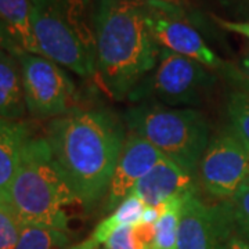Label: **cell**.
I'll use <instances>...</instances> for the list:
<instances>
[{
  "label": "cell",
  "instance_id": "6da1fadb",
  "mask_svg": "<svg viewBox=\"0 0 249 249\" xmlns=\"http://www.w3.org/2000/svg\"><path fill=\"white\" fill-rule=\"evenodd\" d=\"M124 139L122 124L101 108L76 107L47 126L54 160L86 209L107 196Z\"/></svg>",
  "mask_w": 249,
  "mask_h": 249
},
{
  "label": "cell",
  "instance_id": "7a4b0ae2",
  "mask_svg": "<svg viewBox=\"0 0 249 249\" xmlns=\"http://www.w3.org/2000/svg\"><path fill=\"white\" fill-rule=\"evenodd\" d=\"M97 78L115 100L132 97L155 68L160 47L148 25L142 0H94Z\"/></svg>",
  "mask_w": 249,
  "mask_h": 249
},
{
  "label": "cell",
  "instance_id": "3957f363",
  "mask_svg": "<svg viewBox=\"0 0 249 249\" xmlns=\"http://www.w3.org/2000/svg\"><path fill=\"white\" fill-rule=\"evenodd\" d=\"M80 204L46 137H29L10 187L9 206L22 226L68 231L67 208Z\"/></svg>",
  "mask_w": 249,
  "mask_h": 249
},
{
  "label": "cell",
  "instance_id": "277c9868",
  "mask_svg": "<svg viewBox=\"0 0 249 249\" xmlns=\"http://www.w3.org/2000/svg\"><path fill=\"white\" fill-rule=\"evenodd\" d=\"M42 55L82 78H97L96 34L89 0H29Z\"/></svg>",
  "mask_w": 249,
  "mask_h": 249
},
{
  "label": "cell",
  "instance_id": "5b68a950",
  "mask_svg": "<svg viewBox=\"0 0 249 249\" xmlns=\"http://www.w3.org/2000/svg\"><path fill=\"white\" fill-rule=\"evenodd\" d=\"M124 121L130 133L151 142L163 157L196 176L211 140L209 124L204 114L194 108L142 103L129 108Z\"/></svg>",
  "mask_w": 249,
  "mask_h": 249
},
{
  "label": "cell",
  "instance_id": "8992f818",
  "mask_svg": "<svg viewBox=\"0 0 249 249\" xmlns=\"http://www.w3.org/2000/svg\"><path fill=\"white\" fill-rule=\"evenodd\" d=\"M214 78L209 68L201 62L160 49L154 71L136 89V94L147 89L166 107L193 108L199 106Z\"/></svg>",
  "mask_w": 249,
  "mask_h": 249
},
{
  "label": "cell",
  "instance_id": "52a82bcc",
  "mask_svg": "<svg viewBox=\"0 0 249 249\" xmlns=\"http://www.w3.org/2000/svg\"><path fill=\"white\" fill-rule=\"evenodd\" d=\"M16 57L21 67L25 103L31 115L52 121L76 108L75 85L61 65L25 50H19Z\"/></svg>",
  "mask_w": 249,
  "mask_h": 249
},
{
  "label": "cell",
  "instance_id": "ba28073f",
  "mask_svg": "<svg viewBox=\"0 0 249 249\" xmlns=\"http://www.w3.org/2000/svg\"><path fill=\"white\" fill-rule=\"evenodd\" d=\"M198 176L208 196L230 201L248 181L249 147L231 129L217 133L201 158Z\"/></svg>",
  "mask_w": 249,
  "mask_h": 249
},
{
  "label": "cell",
  "instance_id": "9c48e42d",
  "mask_svg": "<svg viewBox=\"0 0 249 249\" xmlns=\"http://www.w3.org/2000/svg\"><path fill=\"white\" fill-rule=\"evenodd\" d=\"M235 232L230 201L208 204L196 187L183 194L178 249H226Z\"/></svg>",
  "mask_w": 249,
  "mask_h": 249
},
{
  "label": "cell",
  "instance_id": "30bf717a",
  "mask_svg": "<svg viewBox=\"0 0 249 249\" xmlns=\"http://www.w3.org/2000/svg\"><path fill=\"white\" fill-rule=\"evenodd\" d=\"M178 6L148 3V25L160 49L196 60L209 70L222 68V60L205 43L202 36L175 13Z\"/></svg>",
  "mask_w": 249,
  "mask_h": 249
},
{
  "label": "cell",
  "instance_id": "8fae6325",
  "mask_svg": "<svg viewBox=\"0 0 249 249\" xmlns=\"http://www.w3.org/2000/svg\"><path fill=\"white\" fill-rule=\"evenodd\" d=\"M162 158L163 155L151 142L139 134L126 136L106 196V209L112 212Z\"/></svg>",
  "mask_w": 249,
  "mask_h": 249
},
{
  "label": "cell",
  "instance_id": "7c38bea8",
  "mask_svg": "<svg viewBox=\"0 0 249 249\" xmlns=\"http://www.w3.org/2000/svg\"><path fill=\"white\" fill-rule=\"evenodd\" d=\"M193 188H196L194 176L163 157L136 184L132 194L139 196L145 206H160L172 196L184 194Z\"/></svg>",
  "mask_w": 249,
  "mask_h": 249
},
{
  "label": "cell",
  "instance_id": "4fadbf2b",
  "mask_svg": "<svg viewBox=\"0 0 249 249\" xmlns=\"http://www.w3.org/2000/svg\"><path fill=\"white\" fill-rule=\"evenodd\" d=\"M29 137L31 134L25 124L0 118V204L9 206L10 187L22 148Z\"/></svg>",
  "mask_w": 249,
  "mask_h": 249
},
{
  "label": "cell",
  "instance_id": "5bb4252c",
  "mask_svg": "<svg viewBox=\"0 0 249 249\" xmlns=\"http://www.w3.org/2000/svg\"><path fill=\"white\" fill-rule=\"evenodd\" d=\"M27 111L19 62L14 54L0 49V118L19 121Z\"/></svg>",
  "mask_w": 249,
  "mask_h": 249
},
{
  "label": "cell",
  "instance_id": "9a60e30c",
  "mask_svg": "<svg viewBox=\"0 0 249 249\" xmlns=\"http://www.w3.org/2000/svg\"><path fill=\"white\" fill-rule=\"evenodd\" d=\"M0 22L19 49L42 55L32 29L29 0H0Z\"/></svg>",
  "mask_w": 249,
  "mask_h": 249
},
{
  "label": "cell",
  "instance_id": "2e32d148",
  "mask_svg": "<svg viewBox=\"0 0 249 249\" xmlns=\"http://www.w3.org/2000/svg\"><path fill=\"white\" fill-rule=\"evenodd\" d=\"M144 208L145 205L142 199L134 194H130L116 206L112 211V213L98 223V226L91 234V238L96 241L98 245H104L106 241L119 229L140 223Z\"/></svg>",
  "mask_w": 249,
  "mask_h": 249
},
{
  "label": "cell",
  "instance_id": "e0dca14e",
  "mask_svg": "<svg viewBox=\"0 0 249 249\" xmlns=\"http://www.w3.org/2000/svg\"><path fill=\"white\" fill-rule=\"evenodd\" d=\"M181 201H183V194H178L160 204L162 214L155 224L157 249H178Z\"/></svg>",
  "mask_w": 249,
  "mask_h": 249
},
{
  "label": "cell",
  "instance_id": "ac0fdd59",
  "mask_svg": "<svg viewBox=\"0 0 249 249\" xmlns=\"http://www.w3.org/2000/svg\"><path fill=\"white\" fill-rule=\"evenodd\" d=\"M71 244L68 231L37 227V226H22L17 245L14 249H67Z\"/></svg>",
  "mask_w": 249,
  "mask_h": 249
},
{
  "label": "cell",
  "instance_id": "d6986e66",
  "mask_svg": "<svg viewBox=\"0 0 249 249\" xmlns=\"http://www.w3.org/2000/svg\"><path fill=\"white\" fill-rule=\"evenodd\" d=\"M104 249H157L155 226L137 223L119 229L106 241Z\"/></svg>",
  "mask_w": 249,
  "mask_h": 249
},
{
  "label": "cell",
  "instance_id": "ffe728a7",
  "mask_svg": "<svg viewBox=\"0 0 249 249\" xmlns=\"http://www.w3.org/2000/svg\"><path fill=\"white\" fill-rule=\"evenodd\" d=\"M227 114L230 129L249 147V91H234L229 97Z\"/></svg>",
  "mask_w": 249,
  "mask_h": 249
},
{
  "label": "cell",
  "instance_id": "44dd1931",
  "mask_svg": "<svg viewBox=\"0 0 249 249\" xmlns=\"http://www.w3.org/2000/svg\"><path fill=\"white\" fill-rule=\"evenodd\" d=\"M235 231L249 242V183H245L230 199Z\"/></svg>",
  "mask_w": 249,
  "mask_h": 249
},
{
  "label": "cell",
  "instance_id": "7402d4cb",
  "mask_svg": "<svg viewBox=\"0 0 249 249\" xmlns=\"http://www.w3.org/2000/svg\"><path fill=\"white\" fill-rule=\"evenodd\" d=\"M22 224L7 205L0 204V249H14Z\"/></svg>",
  "mask_w": 249,
  "mask_h": 249
},
{
  "label": "cell",
  "instance_id": "603a6c76",
  "mask_svg": "<svg viewBox=\"0 0 249 249\" xmlns=\"http://www.w3.org/2000/svg\"><path fill=\"white\" fill-rule=\"evenodd\" d=\"M213 19L219 27L223 29L237 34V35L244 36L249 39V21H237V19H226V18L213 16Z\"/></svg>",
  "mask_w": 249,
  "mask_h": 249
},
{
  "label": "cell",
  "instance_id": "cb8c5ba5",
  "mask_svg": "<svg viewBox=\"0 0 249 249\" xmlns=\"http://www.w3.org/2000/svg\"><path fill=\"white\" fill-rule=\"evenodd\" d=\"M232 14L240 19L237 21H249V0H220Z\"/></svg>",
  "mask_w": 249,
  "mask_h": 249
},
{
  "label": "cell",
  "instance_id": "d4e9b609",
  "mask_svg": "<svg viewBox=\"0 0 249 249\" xmlns=\"http://www.w3.org/2000/svg\"><path fill=\"white\" fill-rule=\"evenodd\" d=\"M160 214H162V206L160 205V206H145L144 211H142L140 223L155 226L157 222L160 220Z\"/></svg>",
  "mask_w": 249,
  "mask_h": 249
},
{
  "label": "cell",
  "instance_id": "484cf974",
  "mask_svg": "<svg viewBox=\"0 0 249 249\" xmlns=\"http://www.w3.org/2000/svg\"><path fill=\"white\" fill-rule=\"evenodd\" d=\"M0 49H3V50H6V52H9V53L11 54H14V55H16L19 50H22V49H19V47L13 42V39H11L9 34H7L6 28L1 25V22H0Z\"/></svg>",
  "mask_w": 249,
  "mask_h": 249
},
{
  "label": "cell",
  "instance_id": "4316f807",
  "mask_svg": "<svg viewBox=\"0 0 249 249\" xmlns=\"http://www.w3.org/2000/svg\"><path fill=\"white\" fill-rule=\"evenodd\" d=\"M226 249H249V242L244 240L240 234L235 232L231 238H230V241H229L227 248Z\"/></svg>",
  "mask_w": 249,
  "mask_h": 249
},
{
  "label": "cell",
  "instance_id": "83f0119b",
  "mask_svg": "<svg viewBox=\"0 0 249 249\" xmlns=\"http://www.w3.org/2000/svg\"><path fill=\"white\" fill-rule=\"evenodd\" d=\"M67 249H104V248H100V245H98L97 242L93 240L91 237H89V238H86V240L80 241L79 244H75V245L68 247Z\"/></svg>",
  "mask_w": 249,
  "mask_h": 249
},
{
  "label": "cell",
  "instance_id": "f1b7e54d",
  "mask_svg": "<svg viewBox=\"0 0 249 249\" xmlns=\"http://www.w3.org/2000/svg\"><path fill=\"white\" fill-rule=\"evenodd\" d=\"M240 72L241 75H242V78L249 83V53L247 54V55L242 58V61H241Z\"/></svg>",
  "mask_w": 249,
  "mask_h": 249
},
{
  "label": "cell",
  "instance_id": "f546056e",
  "mask_svg": "<svg viewBox=\"0 0 249 249\" xmlns=\"http://www.w3.org/2000/svg\"><path fill=\"white\" fill-rule=\"evenodd\" d=\"M142 1H147V3H166V4H176L178 6L180 0H142Z\"/></svg>",
  "mask_w": 249,
  "mask_h": 249
},
{
  "label": "cell",
  "instance_id": "4dcf8cb0",
  "mask_svg": "<svg viewBox=\"0 0 249 249\" xmlns=\"http://www.w3.org/2000/svg\"><path fill=\"white\" fill-rule=\"evenodd\" d=\"M247 183H249V178H248V181H247Z\"/></svg>",
  "mask_w": 249,
  "mask_h": 249
}]
</instances>
